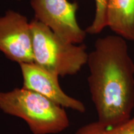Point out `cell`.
Instances as JSON below:
<instances>
[{"label":"cell","mask_w":134,"mask_h":134,"mask_svg":"<svg viewBox=\"0 0 134 134\" xmlns=\"http://www.w3.org/2000/svg\"><path fill=\"white\" fill-rule=\"evenodd\" d=\"M87 64L97 122L112 127L130 118L134 108V63L126 40L117 35L98 38Z\"/></svg>","instance_id":"obj_1"},{"label":"cell","mask_w":134,"mask_h":134,"mask_svg":"<svg viewBox=\"0 0 134 134\" xmlns=\"http://www.w3.org/2000/svg\"><path fill=\"white\" fill-rule=\"evenodd\" d=\"M0 109L24 120L33 134H56L69 127L64 108L24 88L0 92Z\"/></svg>","instance_id":"obj_2"},{"label":"cell","mask_w":134,"mask_h":134,"mask_svg":"<svg viewBox=\"0 0 134 134\" xmlns=\"http://www.w3.org/2000/svg\"><path fill=\"white\" fill-rule=\"evenodd\" d=\"M30 24L34 63L58 76L76 75L87 64L85 45L65 41L35 19Z\"/></svg>","instance_id":"obj_3"},{"label":"cell","mask_w":134,"mask_h":134,"mask_svg":"<svg viewBox=\"0 0 134 134\" xmlns=\"http://www.w3.org/2000/svg\"><path fill=\"white\" fill-rule=\"evenodd\" d=\"M35 19L65 41L81 44L86 36L76 19L78 4L68 0H31Z\"/></svg>","instance_id":"obj_4"},{"label":"cell","mask_w":134,"mask_h":134,"mask_svg":"<svg viewBox=\"0 0 134 134\" xmlns=\"http://www.w3.org/2000/svg\"><path fill=\"white\" fill-rule=\"evenodd\" d=\"M0 52L19 65L34 63L31 24L24 15L8 10L0 17Z\"/></svg>","instance_id":"obj_5"},{"label":"cell","mask_w":134,"mask_h":134,"mask_svg":"<svg viewBox=\"0 0 134 134\" xmlns=\"http://www.w3.org/2000/svg\"><path fill=\"white\" fill-rule=\"evenodd\" d=\"M19 65L23 79V88L36 92L63 108L85 113V104L63 91L58 81L59 76L34 63H22Z\"/></svg>","instance_id":"obj_6"},{"label":"cell","mask_w":134,"mask_h":134,"mask_svg":"<svg viewBox=\"0 0 134 134\" xmlns=\"http://www.w3.org/2000/svg\"><path fill=\"white\" fill-rule=\"evenodd\" d=\"M106 26L115 35L134 41V0H108Z\"/></svg>","instance_id":"obj_7"},{"label":"cell","mask_w":134,"mask_h":134,"mask_svg":"<svg viewBox=\"0 0 134 134\" xmlns=\"http://www.w3.org/2000/svg\"><path fill=\"white\" fill-rule=\"evenodd\" d=\"M75 134H134V116L112 127H105L98 122L87 124L80 127Z\"/></svg>","instance_id":"obj_8"},{"label":"cell","mask_w":134,"mask_h":134,"mask_svg":"<svg viewBox=\"0 0 134 134\" xmlns=\"http://www.w3.org/2000/svg\"><path fill=\"white\" fill-rule=\"evenodd\" d=\"M95 14L91 24L85 30L86 33L96 35L106 26V6L108 0H94Z\"/></svg>","instance_id":"obj_9"},{"label":"cell","mask_w":134,"mask_h":134,"mask_svg":"<svg viewBox=\"0 0 134 134\" xmlns=\"http://www.w3.org/2000/svg\"><path fill=\"white\" fill-rule=\"evenodd\" d=\"M15 1H21V0H15Z\"/></svg>","instance_id":"obj_10"}]
</instances>
